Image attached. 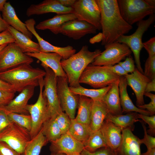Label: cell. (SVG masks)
Returning a JSON list of instances; mask_svg holds the SVG:
<instances>
[{
  "label": "cell",
  "mask_w": 155,
  "mask_h": 155,
  "mask_svg": "<svg viewBox=\"0 0 155 155\" xmlns=\"http://www.w3.org/2000/svg\"><path fill=\"white\" fill-rule=\"evenodd\" d=\"M101 15L103 38L101 45L105 46L117 42L121 36L133 28L123 18L117 0H96Z\"/></svg>",
  "instance_id": "cell-1"
},
{
  "label": "cell",
  "mask_w": 155,
  "mask_h": 155,
  "mask_svg": "<svg viewBox=\"0 0 155 155\" xmlns=\"http://www.w3.org/2000/svg\"><path fill=\"white\" fill-rule=\"evenodd\" d=\"M44 70L24 64L0 72V78L11 85L16 92H20L29 86H39V82L46 75Z\"/></svg>",
  "instance_id": "cell-2"
},
{
  "label": "cell",
  "mask_w": 155,
  "mask_h": 155,
  "mask_svg": "<svg viewBox=\"0 0 155 155\" xmlns=\"http://www.w3.org/2000/svg\"><path fill=\"white\" fill-rule=\"evenodd\" d=\"M101 52L99 49L90 51L88 46L85 45L77 53L67 59L61 61V64L67 77L69 87H76L80 85L79 80L82 73Z\"/></svg>",
  "instance_id": "cell-3"
},
{
  "label": "cell",
  "mask_w": 155,
  "mask_h": 155,
  "mask_svg": "<svg viewBox=\"0 0 155 155\" xmlns=\"http://www.w3.org/2000/svg\"><path fill=\"white\" fill-rule=\"evenodd\" d=\"M117 1L121 16L131 26L155 12L154 0H117Z\"/></svg>",
  "instance_id": "cell-4"
},
{
  "label": "cell",
  "mask_w": 155,
  "mask_h": 155,
  "mask_svg": "<svg viewBox=\"0 0 155 155\" xmlns=\"http://www.w3.org/2000/svg\"><path fill=\"white\" fill-rule=\"evenodd\" d=\"M120 77L111 72L106 65H94L91 63L82 73L79 82L99 89L119 83Z\"/></svg>",
  "instance_id": "cell-5"
},
{
  "label": "cell",
  "mask_w": 155,
  "mask_h": 155,
  "mask_svg": "<svg viewBox=\"0 0 155 155\" xmlns=\"http://www.w3.org/2000/svg\"><path fill=\"white\" fill-rule=\"evenodd\" d=\"M155 20L154 14L150 16L147 19L143 20L137 23V28L133 34L129 35H123L117 41L125 44L130 48L133 53L137 68L143 73L144 71L141 66L140 57L141 51L143 48L142 36Z\"/></svg>",
  "instance_id": "cell-6"
},
{
  "label": "cell",
  "mask_w": 155,
  "mask_h": 155,
  "mask_svg": "<svg viewBox=\"0 0 155 155\" xmlns=\"http://www.w3.org/2000/svg\"><path fill=\"white\" fill-rule=\"evenodd\" d=\"M44 86L43 78L39 82L40 91L37 101L34 104H28L27 106V110L31 116L32 121L30 131L31 139L37 135L44 123L51 117L46 99L42 94Z\"/></svg>",
  "instance_id": "cell-7"
},
{
  "label": "cell",
  "mask_w": 155,
  "mask_h": 155,
  "mask_svg": "<svg viewBox=\"0 0 155 155\" xmlns=\"http://www.w3.org/2000/svg\"><path fill=\"white\" fill-rule=\"evenodd\" d=\"M31 139L30 131L14 122L0 132V142H5L21 155Z\"/></svg>",
  "instance_id": "cell-8"
},
{
  "label": "cell",
  "mask_w": 155,
  "mask_h": 155,
  "mask_svg": "<svg viewBox=\"0 0 155 155\" xmlns=\"http://www.w3.org/2000/svg\"><path fill=\"white\" fill-rule=\"evenodd\" d=\"M34 61L32 57L23 52L15 42L8 44L0 51V72Z\"/></svg>",
  "instance_id": "cell-9"
},
{
  "label": "cell",
  "mask_w": 155,
  "mask_h": 155,
  "mask_svg": "<svg viewBox=\"0 0 155 155\" xmlns=\"http://www.w3.org/2000/svg\"><path fill=\"white\" fill-rule=\"evenodd\" d=\"M105 50L96 56L91 64L94 65H112L130 55L132 52L126 44L117 42L104 46Z\"/></svg>",
  "instance_id": "cell-10"
},
{
  "label": "cell",
  "mask_w": 155,
  "mask_h": 155,
  "mask_svg": "<svg viewBox=\"0 0 155 155\" xmlns=\"http://www.w3.org/2000/svg\"><path fill=\"white\" fill-rule=\"evenodd\" d=\"M41 65L46 73L44 79V89L42 94L46 99L51 117H55L63 112L57 94V77L50 68L42 63Z\"/></svg>",
  "instance_id": "cell-11"
},
{
  "label": "cell",
  "mask_w": 155,
  "mask_h": 155,
  "mask_svg": "<svg viewBox=\"0 0 155 155\" xmlns=\"http://www.w3.org/2000/svg\"><path fill=\"white\" fill-rule=\"evenodd\" d=\"M72 7L78 19L101 30L100 12L96 0H77Z\"/></svg>",
  "instance_id": "cell-12"
},
{
  "label": "cell",
  "mask_w": 155,
  "mask_h": 155,
  "mask_svg": "<svg viewBox=\"0 0 155 155\" xmlns=\"http://www.w3.org/2000/svg\"><path fill=\"white\" fill-rule=\"evenodd\" d=\"M57 86L58 98L62 111L65 112L70 119H74L79 95L73 94L70 90L67 77H57Z\"/></svg>",
  "instance_id": "cell-13"
},
{
  "label": "cell",
  "mask_w": 155,
  "mask_h": 155,
  "mask_svg": "<svg viewBox=\"0 0 155 155\" xmlns=\"http://www.w3.org/2000/svg\"><path fill=\"white\" fill-rule=\"evenodd\" d=\"M51 143L50 149L51 154L76 155L80 154L84 149L83 143L68 133L62 135L59 138Z\"/></svg>",
  "instance_id": "cell-14"
},
{
  "label": "cell",
  "mask_w": 155,
  "mask_h": 155,
  "mask_svg": "<svg viewBox=\"0 0 155 155\" xmlns=\"http://www.w3.org/2000/svg\"><path fill=\"white\" fill-rule=\"evenodd\" d=\"M25 23L28 29L37 39L40 47V52L54 53L60 55L63 59H66L75 54L76 50L70 45L64 47L55 46L41 37L36 32L34 27L36 22L33 18L26 20Z\"/></svg>",
  "instance_id": "cell-15"
},
{
  "label": "cell",
  "mask_w": 155,
  "mask_h": 155,
  "mask_svg": "<svg viewBox=\"0 0 155 155\" xmlns=\"http://www.w3.org/2000/svg\"><path fill=\"white\" fill-rule=\"evenodd\" d=\"M97 30L96 28L90 24L76 19L63 24L60 29L59 33L77 40L86 34H96Z\"/></svg>",
  "instance_id": "cell-16"
},
{
  "label": "cell",
  "mask_w": 155,
  "mask_h": 155,
  "mask_svg": "<svg viewBox=\"0 0 155 155\" xmlns=\"http://www.w3.org/2000/svg\"><path fill=\"white\" fill-rule=\"evenodd\" d=\"M49 13L57 14L74 13L72 7H67L61 5L58 0H45L37 4H32L27 9L26 14L29 17Z\"/></svg>",
  "instance_id": "cell-17"
},
{
  "label": "cell",
  "mask_w": 155,
  "mask_h": 155,
  "mask_svg": "<svg viewBox=\"0 0 155 155\" xmlns=\"http://www.w3.org/2000/svg\"><path fill=\"white\" fill-rule=\"evenodd\" d=\"M124 76L126 78L127 85L131 88L135 94L137 106L144 104V94L147 85L151 80L141 72L137 67L133 73Z\"/></svg>",
  "instance_id": "cell-18"
},
{
  "label": "cell",
  "mask_w": 155,
  "mask_h": 155,
  "mask_svg": "<svg viewBox=\"0 0 155 155\" xmlns=\"http://www.w3.org/2000/svg\"><path fill=\"white\" fill-rule=\"evenodd\" d=\"M140 139L129 129L122 130L120 144L116 152L117 155H142Z\"/></svg>",
  "instance_id": "cell-19"
},
{
  "label": "cell",
  "mask_w": 155,
  "mask_h": 155,
  "mask_svg": "<svg viewBox=\"0 0 155 155\" xmlns=\"http://www.w3.org/2000/svg\"><path fill=\"white\" fill-rule=\"evenodd\" d=\"M35 87H26L7 105L0 109L17 114H29L27 110L28 102L34 94Z\"/></svg>",
  "instance_id": "cell-20"
},
{
  "label": "cell",
  "mask_w": 155,
  "mask_h": 155,
  "mask_svg": "<svg viewBox=\"0 0 155 155\" xmlns=\"http://www.w3.org/2000/svg\"><path fill=\"white\" fill-rule=\"evenodd\" d=\"M26 55L32 57L36 58L50 68L57 77H67L63 69L61 61L62 59L59 54L54 53H27Z\"/></svg>",
  "instance_id": "cell-21"
},
{
  "label": "cell",
  "mask_w": 155,
  "mask_h": 155,
  "mask_svg": "<svg viewBox=\"0 0 155 155\" xmlns=\"http://www.w3.org/2000/svg\"><path fill=\"white\" fill-rule=\"evenodd\" d=\"M100 129L107 147L116 152L121 141V129L113 123L106 120Z\"/></svg>",
  "instance_id": "cell-22"
},
{
  "label": "cell",
  "mask_w": 155,
  "mask_h": 155,
  "mask_svg": "<svg viewBox=\"0 0 155 155\" xmlns=\"http://www.w3.org/2000/svg\"><path fill=\"white\" fill-rule=\"evenodd\" d=\"M109 113L108 109L103 100H92L90 124L92 133L100 129Z\"/></svg>",
  "instance_id": "cell-23"
},
{
  "label": "cell",
  "mask_w": 155,
  "mask_h": 155,
  "mask_svg": "<svg viewBox=\"0 0 155 155\" xmlns=\"http://www.w3.org/2000/svg\"><path fill=\"white\" fill-rule=\"evenodd\" d=\"M118 86L120 103L123 113H128L133 112L147 116H151L149 111L139 108L133 104L128 94L127 81L124 76H121Z\"/></svg>",
  "instance_id": "cell-24"
},
{
  "label": "cell",
  "mask_w": 155,
  "mask_h": 155,
  "mask_svg": "<svg viewBox=\"0 0 155 155\" xmlns=\"http://www.w3.org/2000/svg\"><path fill=\"white\" fill-rule=\"evenodd\" d=\"M1 12L3 19L9 25L32 39L33 34L28 29L25 23L18 18L9 2L5 3Z\"/></svg>",
  "instance_id": "cell-25"
},
{
  "label": "cell",
  "mask_w": 155,
  "mask_h": 155,
  "mask_svg": "<svg viewBox=\"0 0 155 155\" xmlns=\"http://www.w3.org/2000/svg\"><path fill=\"white\" fill-rule=\"evenodd\" d=\"M77 19L76 15L74 13L57 14L52 18L41 22L36 26L39 30H49L53 34L59 33L61 26L69 21Z\"/></svg>",
  "instance_id": "cell-26"
},
{
  "label": "cell",
  "mask_w": 155,
  "mask_h": 155,
  "mask_svg": "<svg viewBox=\"0 0 155 155\" xmlns=\"http://www.w3.org/2000/svg\"><path fill=\"white\" fill-rule=\"evenodd\" d=\"M8 30L14 38L15 43L25 53H37L40 52L38 43L36 42L20 32L9 25Z\"/></svg>",
  "instance_id": "cell-27"
},
{
  "label": "cell",
  "mask_w": 155,
  "mask_h": 155,
  "mask_svg": "<svg viewBox=\"0 0 155 155\" xmlns=\"http://www.w3.org/2000/svg\"><path fill=\"white\" fill-rule=\"evenodd\" d=\"M118 84H113L103 99L109 113L115 115H122L123 113L120 103Z\"/></svg>",
  "instance_id": "cell-28"
},
{
  "label": "cell",
  "mask_w": 155,
  "mask_h": 155,
  "mask_svg": "<svg viewBox=\"0 0 155 155\" xmlns=\"http://www.w3.org/2000/svg\"><path fill=\"white\" fill-rule=\"evenodd\" d=\"M138 119V113L134 112L128 113L125 115H117L109 113L106 120L113 123L122 130L124 129H129L133 131L135 127L134 123L141 121Z\"/></svg>",
  "instance_id": "cell-29"
},
{
  "label": "cell",
  "mask_w": 155,
  "mask_h": 155,
  "mask_svg": "<svg viewBox=\"0 0 155 155\" xmlns=\"http://www.w3.org/2000/svg\"><path fill=\"white\" fill-rule=\"evenodd\" d=\"M79 95L78 111L74 119L78 122L90 126L92 100L85 96Z\"/></svg>",
  "instance_id": "cell-30"
},
{
  "label": "cell",
  "mask_w": 155,
  "mask_h": 155,
  "mask_svg": "<svg viewBox=\"0 0 155 155\" xmlns=\"http://www.w3.org/2000/svg\"><path fill=\"white\" fill-rule=\"evenodd\" d=\"M71 125L68 133L74 138L82 143L87 141L92 133L90 126L71 119Z\"/></svg>",
  "instance_id": "cell-31"
},
{
  "label": "cell",
  "mask_w": 155,
  "mask_h": 155,
  "mask_svg": "<svg viewBox=\"0 0 155 155\" xmlns=\"http://www.w3.org/2000/svg\"><path fill=\"white\" fill-rule=\"evenodd\" d=\"M112 85L99 89H89L80 85L76 87H69V88L71 91L75 94L84 96L93 100H102L110 89Z\"/></svg>",
  "instance_id": "cell-32"
},
{
  "label": "cell",
  "mask_w": 155,
  "mask_h": 155,
  "mask_svg": "<svg viewBox=\"0 0 155 155\" xmlns=\"http://www.w3.org/2000/svg\"><path fill=\"white\" fill-rule=\"evenodd\" d=\"M48 142L41 129L37 135L28 143L21 155H40L42 148Z\"/></svg>",
  "instance_id": "cell-33"
},
{
  "label": "cell",
  "mask_w": 155,
  "mask_h": 155,
  "mask_svg": "<svg viewBox=\"0 0 155 155\" xmlns=\"http://www.w3.org/2000/svg\"><path fill=\"white\" fill-rule=\"evenodd\" d=\"M41 130L48 142L55 141L62 135L55 117H50L46 120L43 124Z\"/></svg>",
  "instance_id": "cell-34"
},
{
  "label": "cell",
  "mask_w": 155,
  "mask_h": 155,
  "mask_svg": "<svg viewBox=\"0 0 155 155\" xmlns=\"http://www.w3.org/2000/svg\"><path fill=\"white\" fill-rule=\"evenodd\" d=\"M83 144L84 149L91 152L100 148L107 147L100 129L93 132L88 140Z\"/></svg>",
  "instance_id": "cell-35"
},
{
  "label": "cell",
  "mask_w": 155,
  "mask_h": 155,
  "mask_svg": "<svg viewBox=\"0 0 155 155\" xmlns=\"http://www.w3.org/2000/svg\"><path fill=\"white\" fill-rule=\"evenodd\" d=\"M1 110L5 112L11 123L14 122L30 132L32 128V121L30 114H17Z\"/></svg>",
  "instance_id": "cell-36"
},
{
  "label": "cell",
  "mask_w": 155,
  "mask_h": 155,
  "mask_svg": "<svg viewBox=\"0 0 155 155\" xmlns=\"http://www.w3.org/2000/svg\"><path fill=\"white\" fill-rule=\"evenodd\" d=\"M56 120L62 135L67 133L71 125V121L65 113L62 112L55 117Z\"/></svg>",
  "instance_id": "cell-37"
},
{
  "label": "cell",
  "mask_w": 155,
  "mask_h": 155,
  "mask_svg": "<svg viewBox=\"0 0 155 155\" xmlns=\"http://www.w3.org/2000/svg\"><path fill=\"white\" fill-rule=\"evenodd\" d=\"M144 74L151 80L155 78V55L148 56L146 59Z\"/></svg>",
  "instance_id": "cell-38"
},
{
  "label": "cell",
  "mask_w": 155,
  "mask_h": 155,
  "mask_svg": "<svg viewBox=\"0 0 155 155\" xmlns=\"http://www.w3.org/2000/svg\"><path fill=\"white\" fill-rule=\"evenodd\" d=\"M139 118L141 119L143 121L149 125V129L147 130V133L152 136L155 135V115L147 116L138 113Z\"/></svg>",
  "instance_id": "cell-39"
},
{
  "label": "cell",
  "mask_w": 155,
  "mask_h": 155,
  "mask_svg": "<svg viewBox=\"0 0 155 155\" xmlns=\"http://www.w3.org/2000/svg\"><path fill=\"white\" fill-rule=\"evenodd\" d=\"M140 123L144 131V137L142 139H140L142 144H144L146 146L147 150L155 148V137L147 133V128L143 121L141 120Z\"/></svg>",
  "instance_id": "cell-40"
},
{
  "label": "cell",
  "mask_w": 155,
  "mask_h": 155,
  "mask_svg": "<svg viewBox=\"0 0 155 155\" xmlns=\"http://www.w3.org/2000/svg\"><path fill=\"white\" fill-rule=\"evenodd\" d=\"M144 95L149 98L151 101L148 104L137 106V107L142 109H146L149 111L151 116L155 114V95L151 92H145Z\"/></svg>",
  "instance_id": "cell-41"
},
{
  "label": "cell",
  "mask_w": 155,
  "mask_h": 155,
  "mask_svg": "<svg viewBox=\"0 0 155 155\" xmlns=\"http://www.w3.org/2000/svg\"><path fill=\"white\" fill-rule=\"evenodd\" d=\"M81 155H117L116 153L108 147L100 148L95 152H91L84 149Z\"/></svg>",
  "instance_id": "cell-42"
},
{
  "label": "cell",
  "mask_w": 155,
  "mask_h": 155,
  "mask_svg": "<svg viewBox=\"0 0 155 155\" xmlns=\"http://www.w3.org/2000/svg\"><path fill=\"white\" fill-rule=\"evenodd\" d=\"M135 62L131 55L126 57L124 61H121L119 64L127 73H132L135 70Z\"/></svg>",
  "instance_id": "cell-43"
},
{
  "label": "cell",
  "mask_w": 155,
  "mask_h": 155,
  "mask_svg": "<svg viewBox=\"0 0 155 155\" xmlns=\"http://www.w3.org/2000/svg\"><path fill=\"white\" fill-rule=\"evenodd\" d=\"M14 93L0 90V108L7 105L14 98Z\"/></svg>",
  "instance_id": "cell-44"
},
{
  "label": "cell",
  "mask_w": 155,
  "mask_h": 155,
  "mask_svg": "<svg viewBox=\"0 0 155 155\" xmlns=\"http://www.w3.org/2000/svg\"><path fill=\"white\" fill-rule=\"evenodd\" d=\"M15 42L14 38L8 30L0 33V45Z\"/></svg>",
  "instance_id": "cell-45"
},
{
  "label": "cell",
  "mask_w": 155,
  "mask_h": 155,
  "mask_svg": "<svg viewBox=\"0 0 155 155\" xmlns=\"http://www.w3.org/2000/svg\"><path fill=\"white\" fill-rule=\"evenodd\" d=\"M0 155H21L5 142H0Z\"/></svg>",
  "instance_id": "cell-46"
},
{
  "label": "cell",
  "mask_w": 155,
  "mask_h": 155,
  "mask_svg": "<svg viewBox=\"0 0 155 155\" xmlns=\"http://www.w3.org/2000/svg\"><path fill=\"white\" fill-rule=\"evenodd\" d=\"M143 47L148 54V56L155 55V37L151 38L147 41L143 42Z\"/></svg>",
  "instance_id": "cell-47"
},
{
  "label": "cell",
  "mask_w": 155,
  "mask_h": 155,
  "mask_svg": "<svg viewBox=\"0 0 155 155\" xmlns=\"http://www.w3.org/2000/svg\"><path fill=\"white\" fill-rule=\"evenodd\" d=\"M11 123L5 112L0 109V132Z\"/></svg>",
  "instance_id": "cell-48"
},
{
  "label": "cell",
  "mask_w": 155,
  "mask_h": 155,
  "mask_svg": "<svg viewBox=\"0 0 155 155\" xmlns=\"http://www.w3.org/2000/svg\"><path fill=\"white\" fill-rule=\"evenodd\" d=\"M106 66L111 72L120 76H124L128 73L118 64Z\"/></svg>",
  "instance_id": "cell-49"
},
{
  "label": "cell",
  "mask_w": 155,
  "mask_h": 155,
  "mask_svg": "<svg viewBox=\"0 0 155 155\" xmlns=\"http://www.w3.org/2000/svg\"><path fill=\"white\" fill-rule=\"evenodd\" d=\"M0 90L15 93L13 88L8 83L0 78Z\"/></svg>",
  "instance_id": "cell-50"
},
{
  "label": "cell",
  "mask_w": 155,
  "mask_h": 155,
  "mask_svg": "<svg viewBox=\"0 0 155 155\" xmlns=\"http://www.w3.org/2000/svg\"><path fill=\"white\" fill-rule=\"evenodd\" d=\"M103 38V34L102 32H99L98 34L91 38L89 41L90 43L94 44L102 41Z\"/></svg>",
  "instance_id": "cell-51"
},
{
  "label": "cell",
  "mask_w": 155,
  "mask_h": 155,
  "mask_svg": "<svg viewBox=\"0 0 155 155\" xmlns=\"http://www.w3.org/2000/svg\"><path fill=\"white\" fill-rule=\"evenodd\" d=\"M155 91V78L151 80L147 85L145 92H150Z\"/></svg>",
  "instance_id": "cell-52"
},
{
  "label": "cell",
  "mask_w": 155,
  "mask_h": 155,
  "mask_svg": "<svg viewBox=\"0 0 155 155\" xmlns=\"http://www.w3.org/2000/svg\"><path fill=\"white\" fill-rule=\"evenodd\" d=\"M62 5L67 7H72L76 0H58Z\"/></svg>",
  "instance_id": "cell-53"
},
{
  "label": "cell",
  "mask_w": 155,
  "mask_h": 155,
  "mask_svg": "<svg viewBox=\"0 0 155 155\" xmlns=\"http://www.w3.org/2000/svg\"><path fill=\"white\" fill-rule=\"evenodd\" d=\"M9 25L3 19L0 13V33L7 30Z\"/></svg>",
  "instance_id": "cell-54"
},
{
  "label": "cell",
  "mask_w": 155,
  "mask_h": 155,
  "mask_svg": "<svg viewBox=\"0 0 155 155\" xmlns=\"http://www.w3.org/2000/svg\"><path fill=\"white\" fill-rule=\"evenodd\" d=\"M142 155H155V148L147 150L146 152L142 154Z\"/></svg>",
  "instance_id": "cell-55"
},
{
  "label": "cell",
  "mask_w": 155,
  "mask_h": 155,
  "mask_svg": "<svg viewBox=\"0 0 155 155\" xmlns=\"http://www.w3.org/2000/svg\"><path fill=\"white\" fill-rule=\"evenodd\" d=\"M6 2V0H0V12L2 10L4 5Z\"/></svg>",
  "instance_id": "cell-56"
},
{
  "label": "cell",
  "mask_w": 155,
  "mask_h": 155,
  "mask_svg": "<svg viewBox=\"0 0 155 155\" xmlns=\"http://www.w3.org/2000/svg\"><path fill=\"white\" fill-rule=\"evenodd\" d=\"M8 44H5L1 45H0V51L5 46H6Z\"/></svg>",
  "instance_id": "cell-57"
},
{
  "label": "cell",
  "mask_w": 155,
  "mask_h": 155,
  "mask_svg": "<svg viewBox=\"0 0 155 155\" xmlns=\"http://www.w3.org/2000/svg\"><path fill=\"white\" fill-rule=\"evenodd\" d=\"M51 155H66L64 154H51Z\"/></svg>",
  "instance_id": "cell-58"
},
{
  "label": "cell",
  "mask_w": 155,
  "mask_h": 155,
  "mask_svg": "<svg viewBox=\"0 0 155 155\" xmlns=\"http://www.w3.org/2000/svg\"><path fill=\"white\" fill-rule=\"evenodd\" d=\"M81 155V154H78V155Z\"/></svg>",
  "instance_id": "cell-59"
}]
</instances>
